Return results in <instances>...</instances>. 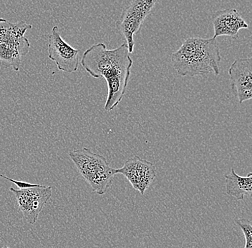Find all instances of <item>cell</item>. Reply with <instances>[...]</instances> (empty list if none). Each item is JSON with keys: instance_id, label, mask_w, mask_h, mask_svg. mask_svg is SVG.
I'll return each instance as SVG.
<instances>
[{"instance_id": "cell-1", "label": "cell", "mask_w": 252, "mask_h": 248, "mask_svg": "<svg viewBox=\"0 0 252 248\" xmlns=\"http://www.w3.org/2000/svg\"><path fill=\"white\" fill-rule=\"evenodd\" d=\"M130 55L126 43L113 50H108L105 44H95L83 54L81 64L85 70L93 78L106 80L105 111L113 110L125 96L133 62Z\"/></svg>"}, {"instance_id": "cell-2", "label": "cell", "mask_w": 252, "mask_h": 248, "mask_svg": "<svg viewBox=\"0 0 252 248\" xmlns=\"http://www.w3.org/2000/svg\"><path fill=\"white\" fill-rule=\"evenodd\" d=\"M220 49L214 38L189 37L171 55L175 70L181 76L196 77L220 74Z\"/></svg>"}, {"instance_id": "cell-3", "label": "cell", "mask_w": 252, "mask_h": 248, "mask_svg": "<svg viewBox=\"0 0 252 248\" xmlns=\"http://www.w3.org/2000/svg\"><path fill=\"white\" fill-rule=\"evenodd\" d=\"M82 177L89 183L93 191L103 195L108 191L114 176V169L110 167L105 157L84 147L69 153Z\"/></svg>"}, {"instance_id": "cell-4", "label": "cell", "mask_w": 252, "mask_h": 248, "mask_svg": "<svg viewBox=\"0 0 252 248\" xmlns=\"http://www.w3.org/2000/svg\"><path fill=\"white\" fill-rule=\"evenodd\" d=\"M157 1L153 0H135L123 10L116 26L126 41L127 50L131 54L134 51V35L139 32L145 19L155 7Z\"/></svg>"}, {"instance_id": "cell-5", "label": "cell", "mask_w": 252, "mask_h": 248, "mask_svg": "<svg viewBox=\"0 0 252 248\" xmlns=\"http://www.w3.org/2000/svg\"><path fill=\"white\" fill-rule=\"evenodd\" d=\"M9 190L15 193L19 208L25 220L30 224L35 223L44 205L51 198V187L39 185L26 189L16 190L11 188Z\"/></svg>"}, {"instance_id": "cell-6", "label": "cell", "mask_w": 252, "mask_h": 248, "mask_svg": "<svg viewBox=\"0 0 252 248\" xmlns=\"http://www.w3.org/2000/svg\"><path fill=\"white\" fill-rule=\"evenodd\" d=\"M114 173L125 176L133 189L142 195L149 189L157 176L155 165L137 155L126 160L121 168L114 169Z\"/></svg>"}, {"instance_id": "cell-7", "label": "cell", "mask_w": 252, "mask_h": 248, "mask_svg": "<svg viewBox=\"0 0 252 248\" xmlns=\"http://www.w3.org/2000/svg\"><path fill=\"white\" fill-rule=\"evenodd\" d=\"M79 53L80 50L72 48L63 40L58 27H53L49 36L48 57L56 64L58 70L67 73L76 72Z\"/></svg>"}, {"instance_id": "cell-8", "label": "cell", "mask_w": 252, "mask_h": 248, "mask_svg": "<svg viewBox=\"0 0 252 248\" xmlns=\"http://www.w3.org/2000/svg\"><path fill=\"white\" fill-rule=\"evenodd\" d=\"M252 58L236 59L228 70L231 87L239 103L252 98Z\"/></svg>"}, {"instance_id": "cell-9", "label": "cell", "mask_w": 252, "mask_h": 248, "mask_svg": "<svg viewBox=\"0 0 252 248\" xmlns=\"http://www.w3.org/2000/svg\"><path fill=\"white\" fill-rule=\"evenodd\" d=\"M212 23L214 27L216 39L220 36H227L236 40L238 38L239 30L248 29L249 25L242 18L236 9L228 8L217 11L212 16Z\"/></svg>"}, {"instance_id": "cell-10", "label": "cell", "mask_w": 252, "mask_h": 248, "mask_svg": "<svg viewBox=\"0 0 252 248\" xmlns=\"http://www.w3.org/2000/svg\"><path fill=\"white\" fill-rule=\"evenodd\" d=\"M32 28L31 25L25 21L12 23L0 18V45L18 49L26 55L29 53L31 43L25 34Z\"/></svg>"}, {"instance_id": "cell-11", "label": "cell", "mask_w": 252, "mask_h": 248, "mask_svg": "<svg viewBox=\"0 0 252 248\" xmlns=\"http://www.w3.org/2000/svg\"><path fill=\"white\" fill-rule=\"evenodd\" d=\"M226 193L236 200H244L245 196L251 197L252 193V174L247 176H239L235 170L231 168L228 175H225Z\"/></svg>"}, {"instance_id": "cell-12", "label": "cell", "mask_w": 252, "mask_h": 248, "mask_svg": "<svg viewBox=\"0 0 252 248\" xmlns=\"http://www.w3.org/2000/svg\"><path fill=\"white\" fill-rule=\"evenodd\" d=\"M236 223L240 227L245 238L244 248H252V222L248 219L236 220Z\"/></svg>"}]
</instances>
